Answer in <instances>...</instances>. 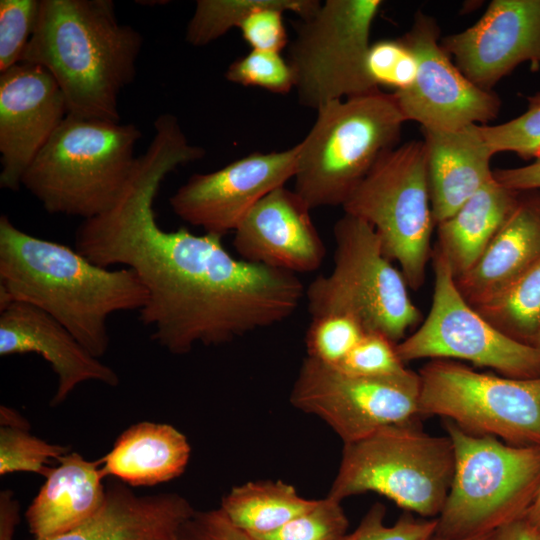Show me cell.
<instances>
[{
	"label": "cell",
	"instance_id": "7c38bea8",
	"mask_svg": "<svg viewBox=\"0 0 540 540\" xmlns=\"http://www.w3.org/2000/svg\"><path fill=\"white\" fill-rule=\"evenodd\" d=\"M431 257L434 290L430 310L418 329L397 343L401 360L460 359L507 377H540V350L503 333L468 303L437 246Z\"/></svg>",
	"mask_w": 540,
	"mask_h": 540
},
{
	"label": "cell",
	"instance_id": "e575fe53",
	"mask_svg": "<svg viewBox=\"0 0 540 540\" xmlns=\"http://www.w3.org/2000/svg\"><path fill=\"white\" fill-rule=\"evenodd\" d=\"M397 343L384 334L366 332L357 345L335 368L356 376L385 377L407 370L398 355Z\"/></svg>",
	"mask_w": 540,
	"mask_h": 540
},
{
	"label": "cell",
	"instance_id": "7402d4cb",
	"mask_svg": "<svg viewBox=\"0 0 540 540\" xmlns=\"http://www.w3.org/2000/svg\"><path fill=\"white\" fill-rule=\"evenodd\" d=\"M539 258L540 191H523L476 263L455 278L456 284L468 303L478 307L506 288Z\"/></svg>",
	"mask_w": 540,
	"mask_h": 540
},
{
	"label": "cell",
	"instance_id": "30bf717a",
	"mask_svg": "<svg viewBox=\"0 0 540 540\" xmlns=\"http://www.w3.org/2000/svg\"><path fill=\"white\" fill-rule=\"evenodd\" d=\"M381 5L380 0H326L313 15L294 22L287 62L301 105L317 111L380 89L369 75L367 55Z\"/></svg>",
	"mask_w": 540,
	"mask_h": 540
},
{
	"label": "cell",
	"instance_id": "74e56055",
	"mask_svg": "<svg viewBox=\"0 0 540 540\" xmlns=\"http://www.w3.org/2000/svg\"><path fill=\"white\" fill-rule=\"evenodd\" d=\"M181 540H254L236 527L222 509L195 510L180 531Z\"/></svg>",
	"mask_w": 540,
	"mask_h": 540
},
{
	"label": "cell",
	"instance_id": "ffe728a7",
	"mask_svg": "<svg viewBox=\"0 0 540 540\" xmlns=\"http://www.w3.org/2000/svg\"><path fill=\"white\" fill-rule=\"evenodd\" d=\"M195 509L174 492L137 495L120 482L106 487L97 513L57 536L34 540H181L180 531Z\"/></svg>",
	"mask_w": 540,
	"mask_h": 540
},
{
	"label": "cell",
	"instance_id": "5bb4252c",
	"mask_svg": "<svg viewBox=\"0 0 540 540\" xmlns=\"http://www.w3.org/2000/svg\"><path fill=\"white\" fill-rule=\"evenodd\" d=\"M413 53L417 72L412 84L393 93L405 121L422 129L457 130L472 124L487 125L500 110V98L473 84L440 43L435 19L417 12L409 31L399 38Z\"/></svg>",
	"mask_w": 540,
	"mask_h": 540
},
{
	"label": "cell",
	"instance_id": "4316f807",
	"mask_svg": "<svg viewBox=\"0 0 540 540\" xmlns=\"http://www.w3.org/2000/svg\"><path fill=\"white\" fill-rule=\"evenodd\" d=\"M474 308L503 333L532 345L540 329V258L496 296Z\"/></svg>",
	"mask_w": 540,
	"mask_h": 540
},
{
	"label": "cell",
	"instance_id": "1f68e13d",
	"mask_svg": "<svg viewBox=\"0 0 540 540\" xmlns=\"http://www.w3.org/2000/svg\"><path fill=\"white\" fill-rule=\"evenodd\" d=\"M494 153L513 152L523 159L540 158V92L527 98L519 116L496 125H480Z\"/></svg>",
	"mask_w": 540,
	"mask_h": 540
},
{
	"label": "cell",
	"instance_id": "b9f144b4",
	"mask_svg": "<svg viewBox=\"0 0 540 540\" xmlns=\"http://www.w3.org/2000/svg\"><path fill=\"white\" fill-rule=\"evenodd\" d=\"M0 423L1 426H15L29 428V423L14 409L7 406L0 408Z\"/></svg>",
	"mask_w": 540,
	"mask_h": 540
},
{
	"label": "cell",
	"instance_id": "603a6c76",
	"mask_svg": "<svg viewBox=\"0 0 540 540\" xmlns=\"http://www.w3.org/2000/svg\"><path fill=\"white\" fill-rule=\"evenodd\" d=\"M57 462L25 512L34 539L54 537L80 526L105 501L100 460L90 461L77 452H69Z\"/></svg>",
	"mask_w": 540,
	"mask_h": 540
},
{
	"label": "cell",
	"instance_id": "d590c367",
	"mask_svg": "<svg viewBox=\"0 0 540 540\" xmlns=\"http://www.w3.org/2000/svg\"><path fill=\"white\" fill-rule=\"evenodd\" d=\"M367 69L377 87L390 86L399 91L412 84L417 72V61L399 38L382 40L370 45Z\"/></svg>",
	"mask_w": 540,
	"mask_h": 540
},
{
	"label": "cell",
	"instance_id": "9c48e42d",
	"mask_svg": "<svg viewBox=\"0 0 540 540\" xmlns=\"http://www.w3.org/2000/svg\"><path fill=\"white\" fill-rule=\"evenodd\" d=\"M343 209L374 228L384 254L399 263L409 288L417 290L424 284L435 223L422 140L384 154Z\"/></svg>",
	"mask_w": 540,
	"mask_h": 540
},
{
	"label": "cell",
	"instance_id": "7a4b0ae2",
	"mask_svg": "<svg viewBox=\"0 0 540 540\" xmlns=\"http://www.w3.org/2000/svg\"><path fill=\"white\" fill-rule=\"evenodd\" d=\"M147 299L132 269L99 266L76 249L33 236L7 215L0 217V308L12 301L35 306L100 358L110 344L108 318L139 311Z\"/></svg>",
	"mask_w": 540,
	"mask_h": 540
},
{
	"label": "cell",
	"instance_id": "f1b7e54d",
	"mask_svg": "<svg viewBox=\"0 0 540 540\" xmlns=\"http://www.w3.org/2000/svg\"><path fill=\"white\" fill-rule=\"evenodd\" d=\"M69 452V446L48 443L32 435L29 428H0L1 476L15 472H31L46 477L51 469L48 464Z\"/></svg>",
	"mask_w": 540,
	"mask_h": 540
},
{
	"label": "cell",
	"instance_id": "277c9868",
	"mask_svg": "<svg viewBox=\"0 0 540 540\" xmlns=\"http://www.w3.org/2000/svg\"><path fill=\"white\" fill-rule=\"evenodd\" d=\"M141 137L133 123L67 114L26 170L22 186L50 214L94 218L122 193Z\"/></svg>",
	"mask_w": 540,
	"mask_h": 540
},
{
	"label": "cell",
	"instance_id": "f6af8a7d",
	"mask_svg": "<svg viewBox=\"0 0 540 540\" xmlns=\"http://www.w3.org/2000/svg\"><path fill=\"white\" fill-rule=\"evenodd\" d=\"M534 347H536L538 350H540V329L533 341V344H532Z\"/></svg>",
	"mask_w": 540,
	"mask_h": 540
},
{
	"label": "cell",
	"instance_id": "d6a6232c",
	"mask_svg": "<svg viewBox=\"0 0 540 540\" xmlns=\"http://www.w3.org/2000/svg\"><path fill=\"white\" fill-rule=\"evenodd\" d=\"M225 78L243 86L263 88L276 94H286L294 88V75L280 53L251 50L234 60Z\"/></svg>",
	"mask_w": 540,
	"mask_h": 540
},
{
	"label": "cell",
	"instance_id": "8992f818",
	"mask_svg": "<svg viewBox=\"0 0 540 540\" xmlns=\"http://www.w3.org/2000/svg\"><path fill=\"white\" fill-rule=\"evenodd\" d=\"M454 473L434 537L464 539L493 533L524 517L540 491V446H514L470 434L450 420Z\"/></svg>",
	"mask_w": 540,
	"mask_h": 540
},
{
	"label": "cell",
	"instance_id": "f35d334b",
	"mask_svg": "<svg viewBox=\"0 0 540 540\" xmlns=\"http://www.w3.org/2000/svg\"><path fill=\"white\" fill-rule=\"evenodd\" d=\"M494 178L508 189L540 191V158L525 166L493 170Z\"/></svg>",
	"mask_w": 540,
	"mask_h": 540
},
{
	"label": "cell",
	"instance_id": "cb8c5ba5",
	"mask_svg": "<svg viewBox=\"0 0 540 540\" xmlns=\"http://www.w3.org/2000/svg\"><path fill=\"white\" fill-rule=\"evenodd\" d=\"M190 454L186 436L175 427L143 421L123 431L100 463L104 476L131 486H152L179 477Z\"/></svg>",
	"mask_w": 540,
	"mask_h": 540
},
{
	"label": "cell",
	"instance_id": "e0dca14e",
	"mask_svg": "<svg viewBox=\"0 0 540 540\" xmlns=\"http://www.w3.org/2000/svg\"><path fill=\"white\" fill-rule=\"evenodd\" d=\"M440 43L466 78L492 91L522 63L540 68V0H493L474 25Z\"/></svg>",
	"mask_w": 540,
	"mask_h": 540
},
{
	"label": "cell",
	"instance_id": "5b68a950",
	"mask_svg": "<svg viewBox=\"0 0 540 540\" xmlns=\"http://www.w3.org/2000/svg\"><path fill=\"white\" fill-rule=\"evenodd\" d=\"M406 122L393 93L380 89L329 102L298 143L295 193L310 209L342 206Z\"/></svg>",
	"mask_w": 540,
	"mask_h": 540
},
{
	"label": "cell",
	"instance_id": "60d3db41",
	"mask_svg": "<svg viewBox=\"0 0 540 540\" xmlns=\"http://www.w3.org/2000/svg\"><path fill=\"white\" fill-rule=\"evenodd\" d=\"M491 540H540V530L524 516L494 531Z\"/></svg>",
	"mask_w": 540,
	"mask_h": 540
},
{
	"label": "cell",
	"instance_id": "83f0119b",
	"mask_svg": "<svg viewBox=\"0 0 540 540\" xmlns=\"http://www.w3.org/2000/svg\"><path fill=\"white\" fill-rule=\"evenodd\" d=\"M320 5L318 0H264L243 18L238 28L251 50L280 53L288 44L283 13L290 11L299 18H307Z\"/></svg>",
	"mask_w": 540,
	"mask_h": 540
},
{
	"label": "cell",
	"instance_id": "f546056e",
	"mask_svg": "<svg viewBox=\"0 0 540 540\" xmlns=\"http://www.w3.org/2000/svg\"><path fill=\"white\" fill-rule=\"evenodd\" d=\"M367 331L353 317L325 314L311 318L305 337L307 356L336 367Z\"/></svg>",
	"mask_w": 540,
	"mask_h": 540
},
{
	"label": "cell",
	"instance_id": "d6986e66",
	"mask_svg": "<svg viewBox=\"0 0 540 540\" xmlns=\"http://www.w3.org/2000/svg\"><path fill=\"white\" fill-rule=\"evenodd\" d=\"M36 353L57 375L50 405L61 404L81 383L115 387L118 374L93 356L60 322L30 304L12 301L0 308V355Z\"/></svg>",
	"mask_w": 540,
	"mask_h": 540
},
{
	"label": "cell",
	"instance_id": "44dd1931",
	"mask_svg": "<svg viewBox=\"0 0 540 540\" xmlns=\"http://www.w3.org/2000/svg\"><path fill=\"white\" fill-rule=\"evenodd\" d=\"M435 226L452 216L493 178L495 154L479 124L457 130L422 129Z\"/></svg>",
	"mask_w": 540,
	"mask_h": 540
},
{
	"label": "cell",
	"instance_id": "ba28073f",
	"mask_svg": "<svg viewBox=\"0 0 540 540\" xmlns=\"http://www.w3.org/2000/svg\"><path fill=\"white\" fill-rule=\"evenodd\" d=\"M334 266L305 289L311 318L344 314L367 332H378L399 343L420 321L400 270L383 252L374 228L344 214L333 227Z\"/></svg>",
	"mask_w": 540,
	"mask_h": 540
},
{
	"label": "cell",
	"instance_id": "ac0fdd59",
	"mask_svg": "<svg viewBox=\"0 0 540 540\" xmlns=\"http://www.w3.org/2000/svg\"><path fill=\"white\" fill-rule=\"evenodd\" d=\"M310 208L281 186L263 197L234 231L241 259L259 265L306 273L317 270L326 247L314 226Z\"/></svg>",
	"mask_w": 540,
	"mask_h": 540
},
{
	"label": "cell",
	"instance_id": "8fae6325",
	"mask_svg": "<svg viewBox=\"0 0 540 540\" xmlns=\"http://www.w3.org/2000/svg\"><path fill=\"white\" fill-rule=\"evenodd\" d=\"M420 416H440L474 435L540 446V377L512 378L433 359L419 371Z\"/></svg>",
	"mask_w": 540,
	"mask_h": 540
},
{
	"label": "cell",
	"instance_id": "4fadbf2b",
	"mask_svg": "<svg viewBox=\"0 0 540 540\" xmlns=\"http://www.w3.org/2000/svg\"><path fill=\"white\" fill-rule=\"evenodd\" d=\"M419 398V374L409 369L393 376H356L308 356L289 397L296 409L329 425L343 444L388 425L416 420Z\"/></svg>",
	"mask_w": 540,
	"mask_h": 540
},
{
	"label": "cell",
	"instance_id": "8d00e7d4",
	"mask_svg": "<svg viewBox=\"0 0 540 540\" xmlns=\"http://www.w3.org/2000/svg\"><path fill=\"white\" fill-rule=\"evenodd\" d=\"M386 508L375 503L366 512L354 531L341 540H430L435 532L436 518H415L403 513L393 525L385 524Z\"/></svg>",
	"mask_w": 540,
	"mask_h": 540
},
{
	"label": "cell",
	"instance_id": "2e32d148",
	"mask_svg": "<svg viewBox=\"0 0 540 540\" xmlns=\"http://www.w3.org/2000/svg\"><path fill=\"white\" fill-rule=\"evenodd\" d=\"M68 114L43 67L20 62L0 74V187L17 191L34 159Z\"/></svg>",
	"mask_w": 540,
	"mask_h": 540
},
{
	"label": "cell",
	"instance_id": "d4e9b609",
	"mask_svg": "<svg viewBox=\"0 0 540 540\" xmlns=\"http://www.w3.org/2000/svg\"><path fill=\"white\" fill-rule=\"evenodd\" d=\"M519 193L493 176L452 216L436 225V246L455 278L469 271L515 207Z\"/></svg>",
	"mask_w": 540,
	"mask_h": 540
},
{
	"label": "cell",
	"instance_id": "836d02e7",
	"mask_svg": "<svg viewBox=\"0 0 540 540\" xmlns=\"http://www.w3.org/2000/svg\"><path fill=\"white\" fill-rule=\"evenodd\" d=\"M41 0L0 1V73L21 62L35 30Z\"/></svg>",
	"mask_w": 540,
	"mask_h": 540
},
{
	"label": "cell",
	"instance_id": "7bdbcfd3",
	"mask_svg": "<svg viewBox=\"0 0 540 540\" xmlns=\"http://www.w3.org/2000/svg\"><path fill=\"white\" fill-rule=\"evenodd\" d=\"M525 517L540 530V491Z\"/></svg>",
	"mask_w": 540,
	"mask_h": 540
},
{
	"label": "cell",
	"instance_id": "6da1fadb",
	"mask_svg": "<svg viewBox=\"0 0 540 540\" xmlns=\"http://www.w3.org/2000/svg\"><path fill=\"white\" fill-rule=\"evenodd\" d=\"M175 169L169 152L146 149L113 206L78 227L75 249L99 266L137 274L148 294L139 319L172 354L229 343L289 318L305 297L295 273L236 259L219 235L158 225L153 203Z\"/></svg>",
	"mask_w": 540,
	"mask_h": 540
},
{
	"label": "cell",
	"instance_id": "4dcf8cb0",
	"mask_svg": "<svg viewBox=\"0 0 540 540\" xmlns=\"http://www.w3.org/2000/svg\"><path fill=\"white\" fill-rule=\"evenodd\" d=\"M348 519L341 502L329 496L280 528L250 535L254 540H341L347 533Z\"/></svg>",
	"mask_w": 540,
	"mask_h": 540
},
{
	"label": "cell",
	"instance_id": "9a60e30c",
	"mask_svg": "<svg viewBox=\"0 0 540 540\" xmlns=\"http://www.w3.org/2000/svg\"><path fill=\"white\" fill-rule=\"evenodd\" d=\"M298 152V144L279 152H255L219 170L194 174L170 197V206L185 222L223 237L263 197L294 178Z\"/></svg>",
	"mask_w": 540,
	"mask_h": 540
},
{
	"label": "cell",
	"instance_id": "484cf974",
	"mask_svg": "<svg viewBox=\"0 0 540 540\" xmlns=\"http://www.w3.org/2000/svg\"><path fill=\"white\" fill-rule=\"evenodd\" d=\"M316 503L290 484L263 480L233 487L222 497L220 508L236 527L255 535L280 528Z\"/></svg>",
	"mask_w": 540,
	"mask_h": 540
},
{
	"label": "cell",
	"instance_id": "ee69618b",
	"mask_svg": "<svg viewBox=\"0 0 540 540\" xmlns=\"http://www.w3.org/2000/svg\"><path fill=\"white\" fill-rule=\"evenodd\" d=\"M491 535L492 533L464 539H442L432 536L430 540H491Z\"/></svg>",
	"mask_w": 540,
	"mask_h": 540
},
{
	"label": "cell",
	"instance_id": "3957f363",
	"mask_svg": "<svg viewBox=\"0 0 540 540\" xmlns=\"http://www.w3.org/2000/svg\"><path fill=\"white\" fill-rule=\"evenodd\" d=\"M142 45L111 0H41L21 62L53 76L68 114L119 122V97L135 78Z\"/></svg>",
	"mask_w": 540,
	"mask_h": 540
},
{
	"label": "cell",
	"instance_id": "52a82bcc",
	"mask_svg": "<svg viewBox=\"0 0 540 540\" xmlns=\"http://www.w3.org/2000/svg\"><path fill=\"white\" fill-rule=\"evenodd\" d=\"M454 473L453 445L446 436L424 432L411 420L392 424L344 444L329 497L378 493L406 512L436 518Z\"/></svg>",
	"mask_w": 540,
	"mask_h": 540
},
{
	"label": "cell",
	"instance_id": "ab89813d",
	"mask_svg": "<svg viewBox=\"0 0 540 540\" xmlns=\"http://www.w3.org/2000/svg\"><path fill=\"white\" fill-rule=\"evenodd\" d=\"M20 521V504L14 493L5 489L0 493V540H14Z\"/></svg>",
	"mask_w": 540,
	"mask_h": 540
}]
</instances>
